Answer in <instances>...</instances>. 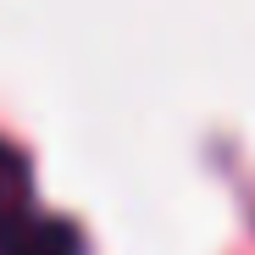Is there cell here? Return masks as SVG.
Here are the masks:
<instances>
[{
  "mask_svg": "<svg viewBox=\"0 0 255 255\" xmlns=\"http://www.w3.org/2000/svg\"><path fill=\"white\" fill-rule=\"evenodd\" d=\"M0 255H83V233L67 217L33 205V172L6 139H0Z\"/></svg>",
  "mask_w": 255,
  "mask_h": 255,
  "instance_id": "1",
  "label": "cell"
}]
</instances>
